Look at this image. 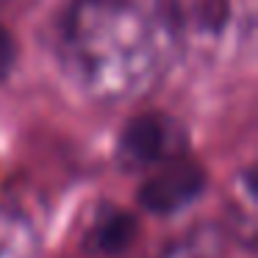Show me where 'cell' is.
<instances>
[{
    "label": "cell",
    "instance_id": "cell-1",
    "mask_svg": "<svg viewBox=\"0 0 258 258\" xmlns=\"http://www.w3.org/2000/svg\"><path fill=\"white\" fill-rule=\"evenodd\" d=\"M178 36L164 0H73L58 28V58L86 97L128 103L164 78Z\"/></svg>",
    "mask_w": 258,
    "mask_h": 258
},
{
    "label": "cell",
    "instance_id": "cell-2",
    "mask_svg": "<svg viewBox=\"0 0 258 258\" xmlns=\"http://www.w3.org/2000/svg\"><path fill=\"white\" fill-rule=\"evenodd\" d=\"M117 156L128 169H156L186 156V134L167 114H142L125 125Z\"/></svg>",
    "mask_w": 258,
    "mask_h": 258
},
{
    "label": "cell",
    "instance_id": "cell-3",
    "mask_svg": "<svg viewBox=\"0 0 258 258\" xmlns=\"http://www.w3.org/2000/svg\"><path fill=\"white\" fill-rule=\"evenodd\" d=\"M206 183V175L191 158L180 156L161 167L150 169V178L145 180L139 191V203L150 214H175L186 208L191 200H197Z\"/></svg>",
    "mask_w": 258,
    "mask_h": 258
},
{
    "label": "cell",
    "instance_id": "cell-4",
    "mask_svg": "<svg viewBox=\"0 0 258 258\" xmlns=\"http://www.w3.org/2000/svg\"><path fill=\"white\" fill-rule=\"evenodd\" d=\"M136 236V219L122 208L106 206L97 208V214H92L89 225L84 233V247L92 255H114V252L125 250Z\"/></svg>",
    "mask_w": 258,
    "mask_h": 258
},
{
    "label": "cell",
    "instance_id": "cell-5",
    "mask_svg": "<svg viewBox=\"0 0 258 258\" xmlns=\"http://www.w3.org/2000/svg\"><path fill=\"white\" fill-rule=\"evenodd\" d=\"M39 239L23 214L0 206V258H36Z\"/></svg>",
    "mask_w": 258,
    "mask_h": 258
},
{
    "label": "cell",
    "instance_id": "cell-6",
    "mask_svg": "<svg viewBox=\"0 0 258 258\" xmlns=\"http://www.w3.org/2000/svg\"><path fill=\"white\" fill-rule=\"evenodd\" d=\"M219 252V236L214 228H200L183 233L180 239H175L167 250L161 252V258H217Z\"/></svg>",
    "mask_w": 258,
    "mask_h": 258
},
{
    "label": "cell",
    "instance_id": "cell-7",
    "mask_svg": "<svg viewBox=\"0 0 258 258\" xmlns=\"http://www.w3.org/2000/svg\"><path fill=\"white\" fill-rule=\"evenodd\" d=\"M233 230L247 244L255 236V189H252V175L247 172L241 178V189H236V206H233Z\"/></svg>",
    "mask_w": 258,
    "mask_h": 258
},
{
    "label": "cell",
    "instance_id": "cell-8",
    "mask_svg": "<svg viewBox=\"0 0 258 258\" xmlns=\"http://www.w3.org/2000/svg\"><path fill=\"white\" fill-rule=\"evenodd\" d=\"M14 58H17V47H14V39L3 25H0V78H6L14 67Z\"/></svg>",
    "mask_w": 258,
    "mask_h": 258
}]
</instances>
